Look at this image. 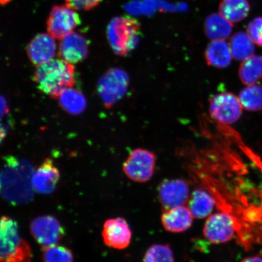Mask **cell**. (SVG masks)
Returning <instances> with one entry per match:
<instances>
[{"label":"cell","instance_id":"cell-1","mask_svg":"<svg viewBox=\"0 0 262 262\" xmlns=\"http://www.w3.org/2000/svg\"><path fill=\"white\" fill-rule=\"evenodd\" d=\"M34 172L32 166L26 160L6 157L2 175L3 198L14 205L30 202L34 196L32 183Z\"/></svg>","mask_w":262,"mask_h":262},{"label":"cell","instance_id":"cell-2","mask_svg":"<svg viewBox=\"0 0 262 262\" xmlns=\"http://www.w3.org/2000/svg\"><path fill=\"white\" fill-rule=\"evenodd\" d=\"M34 80L38 90L52 98H57L62 91L75 84V68L64 60H52L38 66Z\"/></svg>","mask_w":262,"mask_h":262},{"label":"cell","instance_id":"cell-3","mask_svg":"<svg viewBox=\"0 0 262 262\" xmlns=\"http://www.w3.org/2000/svg\"><path fill=\"white\" fill-rule=\"evenodd\" d=\"M141 26L136 19L127 16H116L107 27V38L114 53L126 57L140 41Z\"/></svg>","mask_w":262,"mask_h":262},{"label":"cell","instance_id":"cell-4","mask_svg":"<svg viewBox=\"0 0 262 262\" xmlns=\"http://www.w3.org/2000/svg\"><path fill=\"white\" fill-rule=\"evenodd\" d=\"M130 78L122 69L114 68L107 70L97 83V93L104 106L110 108L125 96L128 90Z\"/></svg>","mask_w":262,"mask_h":262},{"label":"cell","instance_id":"cell-5","mask_svg":"<svg viewBox=\"0 0 262 262\" xmlns=\"http://www.w3.org/2000/svg\"><path fill=\"white\" fill-rule=\"evenodd\" d=\"M29 247L30 245L21 238L14 219L0 217V262H14Z\"/></svg>","mask_w":262,"mask_h":262},{"label":"cell","instance_id":"cell-6","mask_svg":"<svg viewBox=\"0 0 262 262\" xmlns=\"http://www.w3.org/2000/svg\"><path fill=\"white\" fill-rule=\"evenodd\" d=\"M156 156L149 150L137 148L130 152L123 164V171L127 178L137 183L149 181L155 174Z\"/></svg>","mask_w":262,"mask_h":262},{"label":"cell","instance_id":"cell-7","mask_svg":"<svg viewBox=\"0 0 262 262\" xmlns=\"http://www.w3.org/2000/svg\"><path fill=\"white\" fill-rule=\"evenodd\" d=\"M237 231V225L232 215L225 211L209 216L205 223L204 237L210 243L219 245L230 242Z\"/></svg>","mask_w":262,"mask_h":262},{"label":"cell","instance_id":"cell-8","mask_svg":"<svg viewBox=\"0 0 262 262\" xmlns=\"http://www.w3.org/2000/svg\"><path fill=\"white\" fill-rule=\"evenodd\" d=\"M242 108L238 97L231 93L216 94L209 100V114L212 119L224 124L237 122L242 116Z\"/></svg>","mask_w":262,"mask_h":262},{"label":"cell","instance_id":"cell-9","mask_svg":"<svg viewBox=\"0 0 262 262\" xmlns=\"http://www.w3.org/2000/svg\"><path fill=\"white\" fill-rule=\"evenodd\" d=\"M80 24L79 15L67 6H55L47 21L48 34L55 39L63 38Z\"/></svg>","mask_w":262,"mask_h":262},{"label":"cell","instance_id":"cell-10","mask_svg":"<svg viewBox=\"0 0 262 262\" xmlns=\"http://www.w3.org/2000/svg\"><path fill=\"white\" fill-rule=\"evenodd\" d=\"M30 229L35 240L43 247L56 245L65 233L60 222L50 215H41L34 219Z\"/></svg>","mask_w":262,"mask_h":262},{"label":"cell","instance_id":"cell-11","mask_svg":"<svg viewBox=\"0 0 262 262\" xmlns=\"http://www.w3.org/2000/svg\"><path fill=\"white\" fill-rule=\"evenodd\" d=\"M159 198L163 211L187 204L189 186L181 179L164 180L159 186Z\"/></svg>","mask_w":262,"mask_h":262},{"label":"cell","instance_id":"cell-12","mask_svg":"<svg viewBox=\"0 0 262 262\" xmlns=\"http://www.w3.org/2000/svg\"><path fill=\"white\" fill-rule=\"evenodd\" d=\"M133 233L128 223L123 217L108 219L102 231L104 243L107 247L122 250L129 247Z\"/></svg>","mask_w":262,"mask_h":262},{"label":"cell","instance_id":"cell-13","mask_svg":"<svg viewBox=\"0 0 262 262\" xmlns=\"http://www.w3.org/2000/svg\"><path fill=\"white\" fill-rule=\"evenodd\" d=\"M88 54L89 42L83 35L73 32L61 39L59 54L68 63H80L87 58Z\"/></svg>","mask_w":262,"mask_h":262},{"label":"cell","instance_id":"cell-14","mask_svg":"<svg viewBox=\"0 0 262 262\" xmlns=\"http://www.w3.org/2000/svg\"><path fill=\"white\" fill-rule=\"evenodd\" d=\"M60 178V171L54 162L50 159H46L33 173V187L40 194H52L56 189Z\"/></svg>","mask_w":262,"mask_h":262},{"label":"cell","instance_id":"cell-15","mask_svg":"<svg viewBox=\"0 0 262 262\" xmlns=\"http://www.w3.org/2000/svg\"><path fill=\"white\" fill-rule=\"evenodd\" d=\"M57 45L54 38L47 34L35 36L29 42L27 53L34 65L40 66L52 60L56 53Z\"/></svg>","mask_w":262,"mask_h":262},{"label":"cell","instance_id":"cell-16","mask_svg":"<svg viewBox=\"0 0 262 262\" xmlns=\"http://www.w3.org/2000/svg\"><path fill=\"white\" fill-rule=\"evenodd\" d=\"M194 218L188 206L182 205L163 211L161 223L166 231L181 233L191 227Z\"/></svg>","mask_w":262,"mask_h":262},{"label":"cell","instance_id":"cell-17","mask_svg":"<svg viewBox=\"0 0 262 262\" xmlns=\"http://www.w3.org/2000/svg\"><path fill=\"white\" fill-rule=\"evenodd\" d=\"M188 208L195 219H203L211 214L216 205L214 196L203 189H196L190 194Z\"/></svg>","mask_w":262,"mask_h":262},{"label":"cell","instance_id":"cell-18","mask_svg":"<svg viewBox=\"0 0 262 262\" xmlns=\"http://www.w3.org/2000/svg\"><path fill=\"white\" fill-rule=\"evenodd\" d=\"M205 58L210 67L224 69L231 64L233 57L229 45L225 40H212L206 49Z\"/></svg>","mask_w":262,"mask_h":262},{"label":"cell","instance_id":"cell-19","mask_svg":"<svg viewBox=\"0 0 262 262\" xmlns=\"http://www.w3.org/2000/svg\"><path fill=\"white\" fill-rule=\"evenodd\" d=\"M232 23L221 14H213L206 18L204 24L205 34L212 40H225L231 34Z\"/></svg>","mask_w":262,"mask_h":262},{"label":"cell","instance_id":"cell-20","mask_svg":"<svg viewBox=\"0 0 262 262\" xmlns=\"http://www.w3.org/2000/svg\"><path fill=\"white\" fill-rule=\"evenodd\" d=\"M238 76L247 86L257 84L262 78V56L253 55L242 61Z\"/></svg>","mask_w":262,"mask_h":262},{"label":"cell","instance_id":"cell-21","mask_svg":"<svg viewBox=\"0 0 262 262\" xmlns=\"http://www.w3.org/2000/svg\"><path fill=\"white\" fill-rule=\"evenodd\" d=\"M219 11L229 21L235 24L247 17L250 6L247 0H222Z\"/></svg>","mask_w":262,"mask_h":262},{"label":"cell","instance_id":"cell-22","mask_svg":"<svg viewBox=\"0 0 262 262\" xmlns=\"http://www.w3.org/2000/svg\"><path fill=\"white\" fill-rule=\"evenodd\" d=\"M57 98L62 108L71 114L79 115L86 110V98L80 91L73 88H68L62 91Z\"/></svg>","mask_w":262,"mask_h":262},{"label":"cell","instance_id":"cell-23","mask_svg":"<svg viewBox=\"0 0 262 262\" xmlns=\"http://www.w3.org/2000/svg\"><path fill=\"white\" fill-rule=\"evenodd\" d=\"M254 42L248 35L238 32L232 36L229 42L232 57L238 61H244L254 55Z\"/></svg>","mask_w":262,"mask_h":262},{"label":"cell","instance_id":"cell-24","mask_svg":"<svg viewBox=\"0 0 262 262\" xmlns=\"http://www.w3.org/2000/svg\"><path fill=\"white\" fill-rule=\"evenodd\" d=\"M238 99L247 111L257 112L262 110V85L255 84L244 88L239 93Z\"/></svg>","mask_w":262,"mask_h":262},{"label":"cell","instance_id":"cell-25","mask_svg":"<svg viewBox=\"0 0 262 262\" xmlns=\"http://www.w3.org/2000/svg\"><path fill=\"white\" fill-rule=\"evenodd\" d=\"M143 262H175V259L168 245L155 244L146 250Z\"/></svg>","mask_w":262,"mask_h":262},{"label":"cell","instance_id":"cell-26","mask_svg":"<svg viewBox=\"0 0 262 262\" xmlns=\"http://www.w3.org/2000/svg\"><path fill=\"white\" fill-rule=\"evenodd\" d=\"M42 257L45 262H74V255L70 249L60 245L44 247Z\"/></svg>","mask_w":262,"mask_h":262},{"label":"cell","instance_id":"cell-27","mask_svg":"<svg viewBox=\"0 0 262 262\" xmlns=\"http://www.w3.org/2000/svg\"><path fill=\"white\" fill-rule=\"evenodd\" d=\"M247 34L254 44L262 47V17L255 18L248 24Z\"/></svg>","mask_w":262,"mask_h":262},{"label":"cell","instance_id":"cell-28","mask_svg":"<svg viewBox=\"0 0 262 262\" xmlns=\"http://www.w3.org/2000/svg\"><path fill=\"white\" fill-rule=\"evenodd\" d=\"M68 7L75 11H90L96 8L102 0H64Z\"/></svg>","mask_w":262,"mask_h":262},{"label":"cell","instance_id":"cell-29","mask_svg":"<svg viewBox=\"0 0 262 262\" xmlns=\"http://www.w3.org/2000/svg\"><path fill=\"white\" fill-rule=\"evenodd\" d=\"M9 106L5 98L0 96V119L5 117L9 113Z\"/></svg>","mask_w":262,"mask_h":262},{"label":"cell","instance_id":"cell-30","mask_svg":"<svg viewBox=\"0 0 262 262\" xmlns=\"http://www.w3.org/2000/svg\"><path fill=\"white\" fill-rule=\"evenodd\" d=\"M241 262H262V256L257 255H254V256L245 257Z\"/></svg>","mask_w":262,"mask_h":262},{"label":"cell","instance_id":"cell-31","mask_svg":"<svg viewBox=\"0 0 262 262\" xmlns=\"http://www.w3.org/2000/svg\"><path fill=\"white\" fill-rule=\"evenodd\" d=\"M6 133L5 126L2 123H0V144L2 143L3 140L5 138Z\"/></svg>","mask_w":262,"mask_h":262},{"label":"cell","instance_id":"cell-32","mask_svg":"<svg viewBox=\"0 0 262 262\" xmlns=\"http://www.w3.org/2000/svg\"><path fill=\"white\" fill-rule=\"evenodd\" d=\"M11 0H0V5H5L8 4Z\"/></svg>","mask_w":262,"mask_h":262},{"label":"cell","instance_id":"cell-33","mask_svg":"<svg viewBox=\"0 0 262 262\" xmlns=\"http://www.w3.org/2000/svg\"><path fill=\"white\" fill-rule=\"evenodd\" d=\"M2 188V175L0 174V191H1Z\"/></svg>","mask_w":262,"mask_h":262}]
</instances>
